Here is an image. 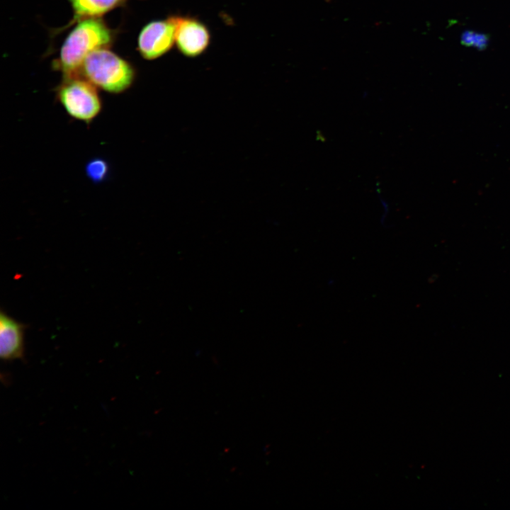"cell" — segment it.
Returning <instances> with one entry per match:
<instances>
[{"mask_svg":"<svg viewBox=\"0 0 510 510\" xmlns=\"http://www.w3.org/2000/svg\"><path fill=\"white\" fill-rule=\"evenodd\" d=\"M113 38V30L99 18L77 21L61 47L56 68L64 78L79 76L86 57L96 50L107 47Z\"/></svg>","mask_w":510,"mask_h":510,"instance_id":"obj_1","label":"cell"},{"mask_svg":"<svg viewBox=\"0 0 510 510\" xmlns=\"http://www.w3.org/2000/svg\"><path fill=\"white\" fill-rule=\"evenodd\" d=\"M95 86L111 94L129 89L135 79L134 67L107 47L94 50L84 60L79 74Z\"/></svg>","mask_w":510,"mask_h":510,"instance_id":"obj_2","label":"cell"},{"mask_svg":"<svg viewBox=\"0 0 510 510\" xmlns=\"http://www.w3.org/2000/svg\"><path fill=\"white\" fill-rule=\"evenodd\" d=\"M96 87L83 76L64 78L57 89V98L69 115L89 124L102 109Z\"/></svg>","mask_w":510,"mask_h":510,"instance_id":"obj_3","label":"cell"},{"mask_svg":"<svg viewBox=\"0 0 510 510\" xmlns=\"http://www.w3.org/2000/svg\"><path fill=\"white\" fill-rule=\"evenodd\" d=\"M174 14L166 18L152 21L144 25L137 37V50L147 60L158 59L175 46Z\"/></svg>","mask_w":510,"mask_h":510,"instance_id":"obj_4","label":"cell"},{"mask_svg":"<svg viewBox=\"0 0 510 510\" xmlns=\"http://www.w3.org/2000/svg\"><path fill=\"white\" fill-rule=\"evenodd\" d=\"M175 46L183 57L196 58L203 55L211 43L208 26L198 17L174 14Z\"/></svg>","mask_w":510,"mask_h":510,"instance_id":"obj_5","label":"cell"},{"mask_svg":"<svg viewBox=\"0 0 510 510\" xmlns=\"http://www.w3.org/2000/svg\"><path fill=\"white\" fill-rule=\"evenodd\" d=\"M26 326L7 313H0V356L4 361L21 359L24 356Z\"/></svg>","mask_w":510,"mask_h":510,"instance_id":"obj_6","label":"cell"},{"mask_svg":"<svg viewBox=\"0 0 510 510\" xmlns=\"http://www.w3.org/2000/svg\"><path fill=\"white\" fill-rule=\"evenodd\" d=\"M128 0H69L74 13L70 24L86 18H98L106 13L122 6Z\"/></svg>","mask_w":510,"mask_h":510,"instance_id":"obj_7","label":"cell"},{"mask_svg":"<svg viewBox=\"0 0 510 510\" xmlns=\"http://www.w3.org/2000/svg\"><path fill=\"white\" fill-rule=\"evenodd\" d=\"M87 177L94 183H101L105 181L109 172L108 162L99 157L91 159L85 166Z\"/></svg>","mask_w":510,"mask_h":510,"instance_id":"obj_8","label":"cell"},{"mask_svg":"<svg viewBox=\"0 0 510 510\" xmlns=\"http://www.w3.org/2000/svg\"><path fill=\"white\" fill-rule=\"evenodd\" d=\"M460 39L463 45L473 47L478 50L485 49L489 42L487 35L472 30L465 31L462 34Z\"/></svg>","mask_w":510,"mask_h":510,"instance_id":"obj_9","label":"cell"}]
</instances>
